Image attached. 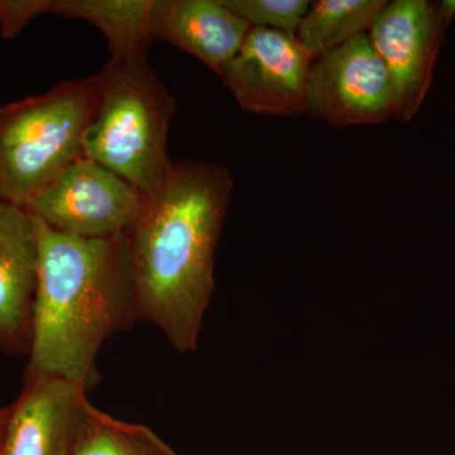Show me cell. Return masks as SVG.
Returning a JSON list of instances; mask_svg holds the SVG:
<instances>
[{"mask_svg": "<svg viewBox=\"0 0 455 455\" xmlns=\"http://www.w3.org/2000/svg\"><path fill=\"white\" fill-rule=\"evenodd\" d=\"M142 203V194L130 182L82 157L42 188L25 209L59 232L110 238L125 233Z\"/></svg>", "mask_w": 455, "mask_h": 455, "instance_id": "cell-5", "label": "cell"}, {"mask_svg": "<svg viewBox=\"0 0 455 455\" xmlns=\"http://www.w3.org/2000/svg\"><path fill=\"white\" fill-rule=\"evenodd\" d=\"M436 11L443 22L451 27L455 18V0H443L436 2Z\"/></svg>", "mask_w": 455, "mask_h": 455, "instance_id": "cell-16", "label": "cell"}, {"mask_svg": "<svg viewBox=\"0 0 455 455\" xmlns=\"http://www.w3.org/2000/svg\"><path fill=\"white\" fill-rule=\"evenodd\" d=\"M221 3L251 27L276 29L292 36L311 4L307 0H221Z\"/></svg>", "mask_w": 455, "mask_h": 455, "instance_id": "cell-15", "label": "cell"}, {"mask_svg": "<svg viewBox=\"0 0 455 455\" xmlns=\"http://www.w3.org/2000/svg\"><path fill=\"white\" fill-rule=\"evenodd\" d=\"M233 188L232 175L220 164H173L125 230L134 314L160 329L178 352L197 348Z\"/></svg>", "mask_w": 455, "mask_h": 455, "instance_id": "cell-1", "label": "cell"}, {"mask_svg": "<svg viewBox=\"0 0 455 455\" xmlns=\"http://www.w3.org/2000/svg\"><path fill=\"white\" fill-rule=\"evenodd\" d=\"M40 238L35 217L0 197V350L28 353Z\"/></svg>", "mask_w": 455, "mask_h": 455, "instance_id": "cell-10", "label": "cell"}, {"mask_svg": "<svg viewBox=\"0 0 455 455\" xmlns=\"http://www.w3.org/2000/svg\"><path fill=\"white\" fill-rule=\"evenodd\" d=\"M313 59L295 36L251 27L241 50L218 76L242 109L263 116L305 113V92Z\"/></svg>", "mask_w": 455, "mask_h": 455, "instance_id": "cell-8", "label": "cell"}, {"mask_svg": "<svg viewBox=\"0 0 455 455\" xmlns=\"http://www.w3.org/2000/svg\"><path fill=\"white\" fill-rule=\"evenodd\" d=\"M5 416H7V409L0 410V444H2L3 430H4Z\"/></svg>", "mask_w": 455, "mask_h": 455, "instance_id": "cell-17", "label": "cell"}, {"mask_svg": "<svg viewBox=\"0 0 455 455\" xmlns=\"http://www.w3.org/2000/svg\"><path fill=\"white\" fill-rule=\"evenodd\" d=\"M38 13L82 20L97 27L112 57L148 50L149 11L154 0H38Z\"/></svg>", "mask_w": 455, "mask_h": 455, "instance_id": "cell-12", "label": "cell"}, {"mask_svg": "<svg viewBox=\"0 0 455 455\" xmlns=\"http://www.w3.org/2000/svg\"><path fill=\"white\" fill-rule=\"evenodd\" d=\"M99 98L95 75L0 107V197L26 208L66 167L85 157L84 134Z\"/></svg>", "mask_w": 455, "mask_h": 455, "instance_id": "cell-4", "label": "cell"}, {"mask_svg": "<svg viewBox=\"0 0 455 455\" xmlns=\"http://www.w3.org/2000/svg\"><path fill=\"white\" fill-rule=\"evenodd\" d=\"M250 29L221 0H154L149 11L152 40L169 42L217 75L241 50Z\"/></svg>", "mask_w": 455, "mask_h": 455, "instance_id": "cell-11", "label": "cell"}, {"mask_svg": "<svg viewBox=\"0 0 455 455\" xmlns=\"http://www.w3.org/2000/svg\"><path fill=\"white\" fill-rule=\"evenodd\" d=\"M147 51L110 57L98 75V109L83 139L85 157L121 176L143 196L156 193L172 170L167 134L176 108L152 71Z\"/></svg>", "mask_w": 455, "mask_h": 455, "instance_id": "cell-3", "label": "cell"}, {"mask_svg": "<svg viewBox=\"0 0 455 455\" xmlns=\"http://www.w3.org/2000/svg\"><path fill=\"white\" fill-rule=\"evenodd\" d=\"M386 0H317L302 18L296 40L311 59L324 55L370 31Z\"/></svg>", "mask_w": 455, "mask_h": 455, "instance_id": "cell-13", "label": "cell"}, {"mask_svg": "<svg viewBox=\"0 0 455 455\" xmlns=\"http://www.w3.org/2000/svg\"><path fill=\"white\" fill-rule=\"evenodd\" d=\"M35 220L40 260L27 379L59 377L89 390L104 341L137 319L124 233L84 238Z\"/></svg>", "mask_w": 455, "mask_h": 455, "instance_id": "cell-2", "label": "cell"}, {"mask_svg": "<svg viewBox=\"0 0 455 455\" xmlns=\"http://www.w3.org/2000/svg\"><path fill=\"white\" fill-rule=\"evenodd\" d=\"M86 391L59 377L27 379L7 409L0 455H71Z\"/></svg>", "mask_w": 455, "mask_h": 455, "instance_id": "cell-9", "label": "cell"}, {"mask_svg": "<svg viewBox=\"0 0 455 455\" xmlns=\"http://www.w3.org/2000/svg\"><path fill=\"white\" fill-rule=\"evenodd\" d=\"M71 455H178L143 425L125 423L84 400Z\"/></svg>", "mask_w": 455, "mask_h": 455, "instance_id": "cell-14", "label": "cell"}, {"mask_svg": "<svg viewBox=\"0 0 455 455\" xmlns=\"http://www.w3.org/2000/svg\"><path fill=\"white\" fill-rule=\"evenodd\" d=\"M448 28L436 2L394 0L367 32L387 70L396 121L410 122L420 109Z\"/></svg>", "mask_w": 455, "mask_h": 455, "instance_id": "cell-7", "label": "cell"}, {"mask_svg": "<svg viewBox=\"0 0 455 455\" xmlns=\"http://www.w3.org/2000/svg\"><path fill=\"white\" fill-rule=\"evenodd\" d=\"M305 113L338 128L382 124L392 118L387 70L368 33L313 60Z\"/></svg>", "mask_w": 455, "mask_h": 455, "instance_id": "cell-6", "label": "cell"}]
</instances>
